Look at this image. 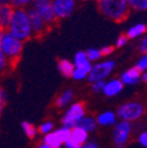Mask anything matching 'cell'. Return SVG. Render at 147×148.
<instances>
[{"label": "cell", "mask_w": 147, "mask_h": 148, "mask_svg": "<svg viewBox=\"0 0 147 148\" xmlns=\"http://www.w3.org/2000/svg\"><path fill=\"white\" fill-rule=\"evenodd\" d=\"M138 141H139V143H140L142 147L147 148V131H144V132L139 135Z\"/></svg>", "instance_id": "obj_36"}, {"label": "cell", "mask_w": 147, "mask_h": 148, "mask_svg": "<svg viewBox=\"0 0 147 148\" xmlns=\"http://www.w3.org/2000/svg\"><path fill=\"white\" fill-rule=\"evenodd\" d=\"M128 6L131 10L138 12H146L147 11V0H128Z\"/></svg>", "instance_id": "obj_25"}, {"label": "cell", "mask_w": 147, "mask_h": 148, "mask_svg": "<svg viewBox=\"0 0 147 148\" xmlns=\"http://www.w3.org/2000/svg\"><path fill=\"white\" fill-rule=\"evenodd\" d=\"M81 148H100V146L94 141H87Z\"/></svg>", "instance_id": "obj_37"}, {"label": "cell", "mask_w": 147, "mask_h": 148, "mask_svg": "<svg viewBox=\"0 0 147 148\" xmlns=\"http://www.w3.org/2000/svg\"><path fill=\"white\" fill-rule=\"evenodd\" d=\"M86 115V107L82 102H72L61 116V126L73 128Z\"/></svg>", "instance_id": "obj_6"}, {"label": "cell", "mask_w": 147, "mask_h": 148, "mask_svg": "<svg viewBox=\"0 0 147 148\" xmlns=\"http://www.w3.org/2000/svg\"><path fill=\"white\" fill-rule=\"evenodd\" d=\"M138 49H139V52H140L141 54H146V53H147V33L141 36V39H140V41H139Z\"/></svg>", "instance_id": "obj_33"}, {"label": "cell", "mask_w": 147, "mask_h": 148, "mask_svg": "<svg viewBox=\"0 0 147 148\" xmlns=\"http://www.w3.org/2000/svg\"><path fill=\"white\" fill-rule=\"evenodd\" d=\"M0 47H1V51L4 52L5 57L14 67L23 54L24 42L13 36L10 32L0 31Z\"/></svg>", "instance_id": "obj_3"}, {"label": "cell", "mask_w": 147, "mask_h": 148, "mask_svg": "<svg viewBox=\"0 0 147 148\" xmlns=\"http://www.w3.org/2000/svg\"><path fill=\"white\" fill-rule=\"evenodd\" d=\"M32 4V0H10V5L14 8H27Z\"/></svg>", "instance_id": "obj_30"}, {"label": "cell", "mask_w": 147, "mask_h": 148, "mask_svg": "<svg viewBox=\"0 0 147 148\" xmlns=\"http://www.w3.org/2000/svg\"><path fill=\"white\" fill-rule=\"evenodd\" d=\"M53 10L58 20L67 19L77 8V0H52Z\"/></svg>", "instance_id": "obj_9"}, {"label": "cell", "mask_w": 147, "mask_h": 148, "mask_svg": "<svg viewBox=\"0 0 147 148\" xmlns=\"http://www.w3.org/2000/svg\"><path fill=\"white\" fill-rule=\"evenodd\" d=\"M54 133L58 135V138L60 139V141L63 143H65L67 141V139L69 138V135H71V128L65 127V126H60L59 128L54 129Z\"/></svg>", "instance_id": "obj_27"}, {"label": "cell", "mask_w": 147, "mask_h": 148, "mask_svg": "<svg viewBox=\"0 0 147 148\" xmlns=\"http://www.w3.org/2000/svg\"><path fill=\"white\" fill-rule=\"evenodd\" d=\"M58 71L63 77L71 78L73 71H74V65H73L72 61H69L67 59H61L58 62Z\"/></svg>", "instance_id": "obj_20"}, {"label": "cell", "mask_w": 147, "mask_h": 148, "mask_svg": "<svg viewBox=\"0 0 147 148\" xmlns=\"http://www.w3.org/2000/svg\"><path fill=\"white\" fill-rule=\"evenodd\" d=\"M95 121L101 127H113L118 122V116L113 110H104L95 116Z\"/></svg>", "instance_id": "obj_14"}, {"label": "cell", "mask_w": 147, "mask_h": 148, "mask_svg": "<svg viewBox=\"0 0 147 148\" xmlns=\"http://www.w3.org/2000/svg\"><path fill=\"white\" fill-rule=\"evenodd\" d=\"M104 86H105V81H94V82H91V89L95 94L102 93Z\"/></svg>", "instance_id": "obj_32"}, {"label": "cell", "mask_w": 147, "mask_h": 148, "mask_svg": "<svg viewBox=\"0 0 147 148\" xmlns=\"http://www.w3.org/2000/svg\"><path fill=\"white\" fill-rule=\"evenodd\" d=\"M89 134L79 127H73L71 129V135L64 143L66 148H81L88 141Z\"/></svg>", "instance_id": "obj_11"}, {"label": "cell", "mask_w": 147, "mask_h": 148, "mask_svg": "<svg viewBox=\"0 0 147 148\" xmlns=\"http://www.w3.org/2000/svg\"><path fill=\"white\" fill-rule=\"evenodd\" d=\"M14 7L10 4H0V31H6L11 18L13 14Z\"/></svg>", "instance_id": "obj_15"}, {"label": "cell", "mask_w": 147, "mask_h": 148, "mask_svg": "<svg viewBox=\"0 0 147 148\" xmlns=\"http://www.w3.org/2000/svg\"><path fill=\"white\" fill-rule=\"evenodd\" d=\"M0 4H10V0H0Z\"/></svg>", "instance_id": "obj_40"}, {"label": "cell", "mask_w": 147, "mask_h": 148, "mask_svg": "<svg viewBox=\"0 0 147 148\" xmlns=\"http://www.w3.org/2000/svg\"><path fill=\"white\" fill-rule=\"evenodd\" d=\"M31 7L40 15V18L47 24L48 27H52L57 24L58 19L53 10L52 0H32Z\"/></svg>", "instance_id": "obj_7"}, {"label": "cell", "mask_w": 147, "mask_h": 148, "mask_svg": "<svg viewBox=\"0 0 147 148\" xmlns=\"http://www.w3.org/2000/svg\"><path fill=\"white\" fill-rule=\"evenodd\" d=\"M91 68H92V62H89V61H86L85 64H82L80 66H74V71H73L71 78L77 80V81L85 80L88 77V73H89Z\"/></svg>", "instance_id": "obj_18"}, {"label": "cell", "mask_w": 147, "mask_h": 148, "mask_svg": "<svg viewBox=\"0 0 147 148\" xmlns=\"http://www.w3.org/2000/svg\"><path fill=\"white\" fill-rule=\"evenodd\" d=\"M135 67H137L140 72L147 71V53H146V54H142L141 57L139 58V60H138L137 64H135Z\"/></svg>", "instance_id": "obj_31"}, {"label": "cell", "mask_w": 147, "mask_h": 148, "mask_svg": "<svg viewBox=\"0 0 147 148\" xmlns=\"http://www.w3.org/2000/svg\"><path fill=\"white\" fill-rule=\"evenodd\" d=\"M122 89H124V84L121 82V80L119 78H113L105 81L102 93L107 98H114L121 93Z\"/></svg>", "instance_id": "obj_13"}, {"label": "cell", "mask_w": 147, "mask_h": 148, "mask_svg": "<svg viewBox=\"0 0 147 148\" xmlns=\"http://www.w3.org/2000/svg\"><path fill=\"white\" fill-rule=\"evenodd\" d=\"M77 127L84 129L85 132H87V133L89 134V133L95 132V129L98 128V125H97V121H95V118H94V116L85 115V116L78 122Z\"/></svg>", "instance_id": "obj_19"}, {"label": "cell", "mask_w": 147, "mask_h": 148, "mask_svg": "<svg viewBox=\"0 0 147 148\" xmlns=\"http://www.w3.org/2000/svg\"><path fill=\"white\" fill-rule=\"evenodd\" d=\"M141 81L145 82V84L147 85V71L141 72Z\"/></svg>", "instance_id": "obj_38"}, {"label": "cell", "mask_w": 147, "mask_h": 148, "mask_svg": "<svg viewBox=\"0 0 147 148\" xmlns=\"http://www.w3.org/2000/svg\"><path fill=\"white\" fill-rule=\"evenodd\" d=\"M114 51V47L113 46H104L100 48V52L102 54V57H108L109 54H112Z\"/></svg>", "instance_id": "obj_35"}, {"label": "cell", "mask_w": 147, "mask_h": 148, "mask_svg": "<svg viewBox=\"0 0 147 148\" xmlns=\"http://www.w3.org/2000/svg\"><path fill=\"white\" fill-rule=\"evenodd\" d=\"M146 25H147V24H146Z\"/></svg>", "instance_id": "obj_42"}, {"label": "cell", "mask_w": 147, "mask_h": 148, "mask_svg": "<svg viewBox=\"0 0 147 148\" xmlns=\"http://www.w3.org/2000/svg\"><path fill=\"white\" fill-rule=\"evenodd\" d=\"M115 114L118 116V120L128 121L132 123L142 118V115L145 114V107L139 101H128L118 107Z\"/></svg>", "instance_id": "obj_4"}, {"label": "cell", "mask_w": 147, "mask_h": 148, "mask_svg": "<svg viewBox=\"0 0 147 148\" xmlns=\"http://www.w3.org/2000/svg\"><path fill=\"white\" fill-rule=\"evenodd\" d=\"M147 33V25L144 23H139V24H134L132 25L130 28L126 31V36L128 40H134L138 38H141L142 35H145Z\"/></svg>", "instance_id": "obj_16"}, {"label": "cell", "mask_w": 147, "mask_h": 148, "mask_svg": "<svg viewBox=\"0 0 147 148\" xmlns=\"http://www.w3.org/2000/svg\"><path fill=\"white\" fill-rule=\"evenodd\" d=\"M126 1H127V3H128V0H126Z\"/></svg>", "instance_id": "obj_41"}, {"label": "cell", "mask_w": 147, "mask_h": 148, "mask_svg": "<svg viewBox=\"0 0 147 148\" xmlns=\"http://www.w3.org/2000/svg\"><path fill=\"white\" fill-rule=\"evenodd\" d=\"M86 61H88L87 60V57H86V52L79 51L74 55V59H73V65H74V66H80V65L85 64Z\"/></svg>", "instance_id": "obj_28"}, {"label": "cell", "mask_w": 147, "mask_h": 148, "mask_svg": "<svg viewBox=\"0 0 147 148\" xmlns=\"http://www.w3.org/2000/svg\"><path fill=\"white\" fill-rule=\"evenodd\" d=\"M115 68V62L111 59L108 60H100L98 62L92 64V68L88 73L87 80L89 82L94 81H106L112 75Z\"/></svg>", "instance_id": "obj_5"}, {"label": "cell", "mask_w": 147, "mask_h": 148, "mask_svg": "<svg viewBox=\"0 0 147 148\" xmlns=\"http://www.w3.org/2000/svg\"><path fill=\"white\" fill-rule=\"evenodd\" d=\"M132 123L128 121L118 120V122L113 126V132H112V140L113 143L118 148H122L131 139L132 134Z\"/></svg>", "instance_id": "obj_8"}, {"label": "cell", "mask_w": 147, "mask_h": 148, "mask_svg": "<svg viewBox=\"0 0 147 148\" xmlns=\"http://www.w3.org/2000/svg\"><path fill=\"white\" fill-rule=\"evenodd\" d=\"M36 128H38V134H41V135L44 136V135H46V134L53 132L54 129H56V126H54V122H53V121L46 120V121L41 122V123L39 125V127H36Z\"/></svg>", "instance_id": "obj_23"}, {"label": "cell", "mask_w": 147, "mask_h": 148, "mask_svg": "<svg viewBox=\"0 0 147 148\" xmlns=\"http://www.w3.org/2000/svg\"><path fill=\"white\" fill-rule=\"evenodd\" d=\"M7 99H8V97H7L6 89L0 86V115L3 114L4 109H5L6 105H7Z\"/></svg>", "instance_id": "obj_29"}, {"label": "cell", "mask_w": 147, "mask_h": 148, "mask_svg": "<svg viewBox=\"0 0 147 148\" xmlns=\"http://www.w3.org/2000/svg\"><path fill=\"white\" fill-rule=\"evenodd\" d=\"M43 142L48 145L51 148H61L64 146V143L60 141V139L58 138V135L56 133H54V131L44 135L43 136Z\"/></svg>", "instance_id": "obj_21"}, {"label": "cell", "mask_w": 147, "mask_h": 148, "mask_svg": "<svg viewBox=\"0 0 147 148\" xmlns=\"http://www.w3.org/2000/svg\"><path fill=\"white\" fill-rule=\"evenodd\" d=\"M86 57H87V60L89 62L94 64V62H98L101 60L102 54H101L99 48H89L86 51Z\"/></svg>", "instance_id": "obj_24"}, {"label": "cell", "mask_w": 147, "mask_h": 148, "mask_svg": "<svg viewBox=\"0 0 147 148\" xmlns=\"http://www.w3.org/2000/svg\"><path fill=\"white\" fill-rule=\"evenodd\" d=\"M12 67L13 66L11 65L8 59L5 57L4 52L1 51V47H0V75H1V74H5L6 72H8Z\"/></svg>", "instance_id": "obj_26"}, {"label": "cell", "mask_w": 147, "mask_h": 148, "mask_svg": "<svg viewBox=\"0 0 147 148\" xmlns=\"http://www.w3.org/2000/svg\"><path fill=\"white\" fill-rule=\"evenodd\" d=\"M36 148H51V147H49L48 145H46L45 142H43V141H41V142H40L38 146H36Z\"/></svg>", "instance_id": "obj_39"}, {"label": "cell", "mask_w": 147, "mask_h": 148, "mask_svg": "<svg viewBox=\"0 0 147 148\" xmlns=\"http://www.w3.org/2000/svg\"><path fill=\"white\" fill-rule=\"evenodd\" d=\"M128 42V39H127V36L124 34V35H119V38L115 40V44H114V47L115 48H122L127 45Z\"/></svg>", "instance_id": "obj_34"}, {"label": "cell", "mask_w": 147, "mask_h": 148, "mask_svg": "<svg viewBox=\"0 0 147 148\" xmlns=\"http://www.w3.org/2000/svg\"><path fill=\"white\" fill-rule=\"evenodd\" d=\"M21 129H23L24 134L28 139H35L36 135H38V128L28 121H23L21 122Z\"/></svg>", "instance_id": "obj_22"}, {"label": "cell", "mask_w": 147, "mask_h": 148, "mask_svg": "<svg viewBox=\"0 0 147 148\" xmlns=\"http://www.w3.org/2000/svg\"><path fill=\"white\" fill-rule=\"evenodd\" d=\"M26 11H27V15H28V20H30V25H31V28H32L33 36H43L44 34H46V32L48 31L49 27L40 18V15L36 13L31 6L27 7Z\"/></svg>", "instance_id": "obj_10"}, {"label": "cell", "mask_w": 147, "mask_h": 148, "mask_svg": "<svg viewBox=\"0 0 147 148\" xmlns=\"http://www.w3.org/2000/svg\"><path fill=\"white\" fill-rule=\"evenodd\" d=\"M73 100H74V92H73L72 89H65L57 97L56 106L58 108L63 109V108L68 107L73 102Z\"/></svg>", "instance_id": "obj_17"}, {"label": "cell", "mask_w": 147, "mask_h": 148, "mask_svg": "<svg viewBox=\"0 0 147 148\" xmlns=\"http://www.w3.org/2000/svg\"><path fill=\"white\" fill-rule=\"evenodd\" d=\"M6 31L10 32L13 36H15L16 39L21 40L23 42L32 38L33 33H32V28L30 25L26 8H14L11 21Z\"/></svg>", "instance_id": "obj_1"}, {"label": "cell", "mask_w": 147, "mask_h": 148, "mask_svg": "<svg viewBox=\"0 0 147 148\" xmlns=\"http://www.w3.org/2000/svg\"><path fill=\"white\" fill-rule=\"evenodd\" d=\"M99 12L113 21H122L130 14V6L126 0H98Z\"/></svg>", "instance_id": "obj_2"}, {"label": "cell", "mask_w": 147, "mask_h": 148, "mask_svg": "<svg viewBox=\"0 0 147 148\" xmlns=\"http://www.w3.org/2000/svg\"><path fill=\"white\" fill-rule=\"evenodd\" d=\"M119 79L121 80L124 86H134L141 81V72L134 66L124 71Z\"/></svg>", "instance_id": "obj_12"}]
</instances>
